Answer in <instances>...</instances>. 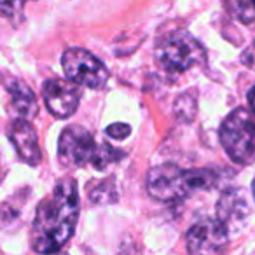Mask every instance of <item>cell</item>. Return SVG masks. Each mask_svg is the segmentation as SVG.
I'll return each mask as SVG.
<instances>
[{
  "label": "cell",
  "instance_id": "17",
  "mask_svg": "<svg viewBox=\"0 0 255 255\" xmlns=\"http://www.w3.org/2000/svg\"><path fill=\"white\" fill-rule=\"evenodd\" d=\"M241 61H243V63H247V65H254L255 63V46H254V44H252V46L243 53Z\"/></svg>",
  "mask_w": 255,
  "mask_h": 255
},
{
  "label": "cell",
  "instance_id": "15",
  "mask_svg": "<svg viewBox=\"0 0 255 255\" xmlns=\"http://www.w3.org/2000/svg\"><path fill=\"white\" fill-rule=\"evenodd\" d=\"M175 114L182 121H192V117L196 116V100L189 95H182L175 102Z\"/></svg>",
  "mask_w": 255,
  "mask_h": 255
},
{
  "label": "cell",
  "instance_id": "16",
  "mask_svg": "<svg viewBox=\"0 0 255 255\" xmlns=\"http://www.w3.org/2000/svg\"><path fill=\"white\" fill-rule=\"evenodd\" d=\"M129 133H131V128L128 126V124H124V123L110 124V126L107 128V135L112 136V138H116V140L128 138V136H129Z\"/></svg>",
  "mask_w": 255,
  "mask_h": 255
},
{
  "label": "cell",
  "instance_id": "7",
  "mask_svg": "<svg viewBox=\"0 0 255 255\" xmlns=\"http://www.w3.org/2000/svg\"><path fill=\"white\" fill-rule=\"evenodd\" d=\"M96 143L93 135L82 126H68L63 129L58 142V157L67 168H81L91 163Z\"/></svg>",
  "mask_w": 255,
  "mask_h": 255
},
{
  "label": "cell",
  "instance_id": "3",
  "mask_svg": "<svg viewBox=\"0 0 255 255\" xmlns=\"http://www.w3.org/2000/svg\"><path fill=\"white\" fill-rule=\"evenodd\" d=\"M220 143L238 164L255 163V116L247 109H236L220 128Z\"/></svg>",
  "mask_w": 255,
  "mask_h": 255
},
{
  "label": "cell",
  "instance_id": "1",
  "mask_svg": "<svg viewBox=\"0 0 255 255\" xmlns=\"http://www.w3.org/2000/svg\"><path fill=\"white\" fill-rule=\"evenodd\" d=\"M79 219L77 184L72 178L60 180L53 194L37 206L32 227V247L42 255L58 254L75 231Z\"/></svg>",
  "mask_w": 255,
  "mask_h": 255
},
{
  "label": "cell",
  "instance_id": "19",
  "mask_svg": "<svg viewBox=\"0 0 255 255\" xmlns=\"http://www.w3.org/2000/svg\"><path fill=\"white\" fill-rule=\"evenodd\" d=\"M252 192H254V198H255V177H254V182H252Z\"/></svg>",
  "mask_w": 255,
  "mask_h": 255
},
{
  "label": "cell",
  "instance_id": "10",
  "mask_svg": "<svg viewBox=\"0 0 255 255\" xmlns=\"http://www.w3.org/2000/svg\"><path fill=\"white\" fill-rule=\"evenodd\" d=\"M9 138L14 145L18 156L30 166H37L42 161V152L39 147V138L28 121L16 119L9 126Z\"/></svg>",
  "mask_w": 255,
  "mask_h": 255
},
{
  "label": "cell",
  "instance_id": "8",
  "mask_svg": "<svg viewBox=\"0 0 255 255\" xmlns=\"http://www.w3.org/2000/svg\"><path fill=\"white\" fill-rule=\"evenodd\" d=\"M46 107L54 117L67 119L77 110L81 89L77 84L63 79H49L42 88Z\"/></svg>",
  "mask_w": 255,
  "mask_h": 255
},
{
  "label": "cell",
  "instance_id": "11",
  "mask_svg": "<svg viewBox=\"0 0 255 255\" xmlns=\"http://www.w3.org/2000/svg\"><path fill=\"white\" fill-rule=\"evenodd\" d=\"M7 91L11 96V107L12 112L18 116V119L28 121L37 116V98L33 91L21 81H12L7 84Z\"/></svg>",
  "mask_w": 255,
  "mask_h": 255
},
{
  "label": "cell",
  "instance_id": "4",
  "mask_svg": "<svg viewBox=\"0 0 255 255\" xmlns=\"http://www.w3.org/2000/svg\"><path fill=\"white\" fill-rule=\"evenodd\" d=\"M159 65L171 74H182L205 60V47L187 30H173L156 47Z\"/></svg>",
  "mask_w": 255,
  "mask_h": 255
},
{
  "label": "cell",
  "instance_id": "5",
  "mask_svg": "<svg viewBox=\"0 0 255 255\" xmlns=\"http://www.w3.org/2000/svg\"><path fill=\"white\" fill-rule=\"evenodd\" d=\"M65 75L70 82L77 86H88L93 89H100L109 81L107 67L89 51L81 47H70L61 56Z\"/></svg>",
  "mask_w": 255,
  "mask_h": 255
},
{
  "label": "cell",
  "instance_id": "14",
  "mask_svg": "<svg viewBox=\"0 0 255 255\" xmlns=\"http://www.w3.org/2000/svg\"><path fill=\"white\" fill-rule=\"evenodd\" d=\"M227 9L238 21L245 23V25L255 19V2H231L227 4Z\"/></svg>",
  "mask_w": 255,
  "mask_h": 255
},
{
  "label": "cell",
  "instance_id": "9",
  "mask_svg": "<svg viewBox=\"0 0 255 255\" xmlns=\"http://www.w3.org/2000/svg\"><path fill=\"white\" fill-rule=\"evenodd\" d=\"M248 215H250V206L243 191L229 189L220 196L217 203V220L222 224L227 234L238 233L243 227Z\"/></svg>",
  "mask_w": 255,
  "mask_h": 255
},
{
  "label": "cell",
  "instance_id": "18",
  "mask_svg": "<svg viewBox=\"0 0 255 255\" xmlns=\"http://www.w3.org/2000/svg\"><path fill=\"white\" fill-rule=\"evenodd\" d=\"M248 103H250L252 110H254V116H255V88H252L250 91H248Z\"/></svg>",
  "mask_w": 255,
  "mask_h": 255
},
{
  "label": "cell",
  "instance_id": "13",
  "mask_svg": "<svg viewBox=\"0 0 255 255\" xmlns=\"http://www.w3.org/2000/svg\"><path fill=\"white\" fill-rule=\"evenodd\" d=\"M124 157V152L123 150H117L114 149L110 143H102V145H96V150H95V156L91 159V164L96 168V170L103 171L110 166L112 163H117Z\"/></svg>",
  "mask_w": 255,
  "mask_h": 255
},
{
  "label": "cell",
  "instance_id": "2",
  "mask_svg": "<svg viewBox=\"0 0 255 255\" xmlns=\"http://www.w3.org/2000/svg\"><path fill=\"white\" fill-rule=\"evenodd\" d=\"M217 175L210 170H182L175 164H161L147 175V192L163 203H177L198 191L213 187Z\"/></svg>",
  "mask_w": 255,
  "mask_h": 255
},
{
  "label": "cell",
  "instance_id": "12",
  "mask_svg": "<svg viewBox=\"0 0 255 255\" xmlns=\"http://www.w3.org/2000/svg\"><path fill=\"white\" fill-rule=\"evenodd\" d=\"M88 196L95 205H110L117 201V189L112 178L107 180H95L88 185Z\"/></svg>",
  "mask_w": 255,
  "mask_h": 255
},
{
  "label": "cell",
  "instance_id": "21",
  "mask_svg": "<svg viewBox=\"0 0 255 255\" xmlns=\"http://www.w3.org/2000/svg\"><path fill=\"white\" fill-rule=\"evenodd\" d=\"M254 46H255V42H254Z\"/></svg>",
  "mask_w": 255,
  "mask_h": 255
},
{
  "label": "cell",
  "instance_id": "6",
  "mask_svg": "<svg viewBox=\"0 0 255 255\" xmlns=\"http://www.w3.org/2000/svg\"><path fill=\"white\" fill-rule=\"evenodd\" d=\"M185 243L189 255H224L229 234L217 219H203L187 231Z\"/></svg>",
  "mask_w": 255,
  "mask_h": 255
},
{
  "label": "cell",
  "instance_id": "20",
  "mask_svg": "<svg viewBox=\"0 0 255 255\" xmlns=\"http://www.w3.org/2000/svg\"><path fill=\"white\" fill-rule=\"evenodd\" d=\"M58 255H68V254H58Z\"/></svg>",
  "mask_w": 255,
  "mask_h": 255
}]
</instances>
